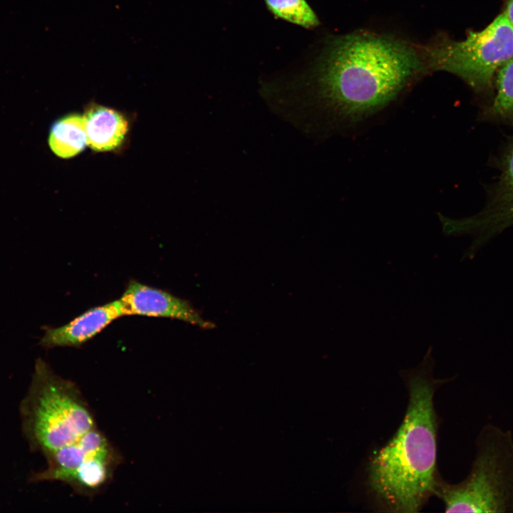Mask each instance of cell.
I'll return each mask as SVG.
<instances>
[{
  "label": "cell",
  "mask_w": 513,
  "mask_h": 513,
  "mask_svg": "<svg viewBox=\"0 0 513 513\" xmlns=\"http://www.w3.org/2000/svg\"><path fill=\"white\" fill-rule=\"evenodd\" d=\"M427 69L421 47L357 32L332 39L309 73L264 86L262 94L276 114L309 134L370 116Z\"/></svg>",
  "instance_id": "obj_1"
},
{
  "label": "cell",
  "mask_w": 513,
  "mask_h": 513,
  "mask_svg": "<svg viewBox=\"0 0 513 513\" xmlns=\"http://www.w3.org/2000/svg\"><path fill=\"white\" fill-rule=\"evenodd\" d=\"M430 347L420 365L408 375L409 402L393 437L371 457L368 484L386 511L415 512L435 493L437 420Z\"/></svg>",
  "instance_id": "obj_2"
},
{
  "label": "cell",
  "mask_w": 513,
  "mask_h": 513,
  "mask_svg": "<svg viewBox=\"0 0 513 513\" xmlns=\"http://www.w3.org/2000/svg\"><path fill=\"white\" fill-rule=\"evenodd\" d=\"M20 414L31 450L43 455L75 442L97 427L79 387L57 375L41 358L36 361Z\"/></svg>",
  "instance_id": "obj_3"
},
{
  "label": "cell",
  "mask_w": 513,
  "mask_h": 513,
  "mask_svg": "<svg viewBox=\"0 0 513 513\" xmlns=\"http://www.w3.org/2000/svg\"><path fill=\"white\" fill-rule=\"evenodd\" d=\"M476 455L468 475L457 484L437 481L435 494L446 512H513V435L490 423L476 441Z\"/></svg>",
  "instance_id": "obj_4"
},
{
  "label": "cell",
  "mask_w": 513,
  "mask_h": 513,
  "mask_svg": "<svg viewBox=\"0 0 513 513\" xmlns=\"http://www.w3.org/2000/svg\"><path fill=\"white\" fill-rule=\"evenodd\" d=\"M421 48L428 70H443L474 88L485 89L513 58V25L502 13L463 40L438 38Z\"/></svg>",
  "instance_id": "obj_5"
},
{
  "label": "cell",
  "mask_w": 513,
  "mask_h": 513,
  "mask_svg": "<svg viewBox=\"0 0 513 513\" xmlns=\"http://www.w3.org/2000/svg\"><path fill=\"white\" fill-rule=\"evenodd\" d=\"M444 234L471 235L466 256H472L487 241L513 227V139L503 159L499 180L489 202L476 214L462 219L440 215Z\"/></svg>",
  "instance_id": "obj_6"
},
{
  "label": "cell",
  "mask_w": 513,
  "mask_h": 513,
  "mask_svg": "<svg viewBox=\"0 0 513 513\" xmlns=\"http://www.w3.org/2000/svg\"><path fill=\"white\" fill-rule=\"evenodd\" d=\"M124 316L138 315L180 320L201 328L214 324L205 320L191 304L172 294L131 280L119 299Z\"/></svg>",
  "instance_id": "obj_7"
},
{
  "label": "cell",
  "mask_w": 513,
  "mask_h": 513,
  "mask_svg": "<svg viewBox=\"0 0 513 513\" xmlns=\"http://www.w3.org/2000/svg\"><path fill=\"white\" fill-rule=\"evenodd\" d=\"M123 316L119 299L93 307L65 325L46 328L40 344L46 348L80 347Z\"/></svg>",
  "instance_id": "obj_8"
},
{
  "label": "cell",
  "mask_w": 513,
  "mask_h": 513,
  "mask_svg": "<svg viewBox=\"0 0 513 513\" xmlns=\"http://www.w3.org/2000/svg\"><path fill=\"white\" fill-rule=\"evenodd\" d=\"M123 462L120 451L109 440L61 480L73 491L93 497L103 492L113 481L114 473Z\"/></svg>",
  "instance_id": "obj_9"
},
{
  "label": "cell",
  "mask_w": 513,
  "mask_h": 513,
  "mask_svg": "<svg viewBox=\"0 0 513 513\" xmlns=\"http://www.w3.org/2000/svg\"><path fill=\"white\" fill-rule=\"evenodd\" d=\"M87 145L97 152L118 148L128 130L127 120L118 111L92 105L83 115Z\"/></svg>",
  "instance_id": "obj_10"
},
{
  "label": "cell",
  "mask_w": 513,
  "mask_h": 513,
  "mask_svg": "<svg viewBox=\"0 0 513 513\" xmlns=\"http://www.w3.org/2000/svg\"><path fill=\"white\" fill-rule=\"evenodd\" d=\"M48 144L53 152L61 158L81 152L87 145L83 115H67L56 121L50 130Z\"/></svg>",
  "instance_id": "obj_11"
},
{
  "label": "cell",
  "mask_w": 513,
  "mask_h": 513,
  "mask_svg": "<svg viewBox=\"0 0 513 513\" xmlns=\"http://www.w3.org/2000/svg\"><path fill=\"white\" fill-rule=\"evenodd\" d=\"M267 9L278 19L313 28L319 24L314 11L306 0H264Z\"/></svg>",
  "instance_id": "obj_12"
},
{
  "label": "cell",
  "mask_w": 513,
  "mask_h": 513,
  "mask_svg": "<svg viewBox=\"0 0 513 513\" xmlns=\"http://www.w3.org/2000/svg\"><path fill=\"white\" fill-rule=\"evenodd\" d=\"M496 95L491 112L497 117L513 120V58L497 71Z\"/></svg>",
  "instance_id": "obj_13"
},
{
  "label": "cell",
  "mask_w": 513,
  "mask_h": 513,
  "mask_svg": "<svg viewBox=\"0 0 513 513\" xmlns=\"http://www.w3.org/2000/svg\"><path fill=\"white\" fill-rule=\"evenodd\" d=\"M503 13L513 25V0H507L505 9Z\"/></svg>",
  "instance_id": "obj_14"
}]
</instances>
